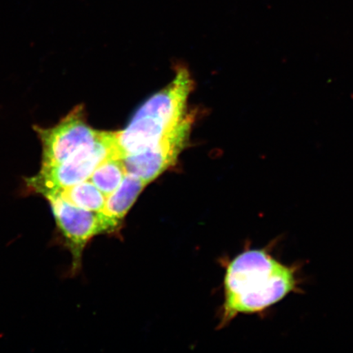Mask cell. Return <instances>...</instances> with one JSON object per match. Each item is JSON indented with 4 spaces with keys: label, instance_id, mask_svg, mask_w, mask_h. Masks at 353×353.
Listing matches in <instances>:
<instances>
[{
    "label": "cell",
    "instance_id": "7",
    "mask_svg": "<svg viewBox=\"0 0 353 353\" xmlns=\"http://www.w3.org/2000/svg\"><path fill=\"white\" fill-rule=\"evenodd\" d=\"M145 185L139 176L127 173L120 186L107 197L104 209L101 212L121 223Z\"/></svg>",
    "mask_w": 353,
    "mask_h": 353
},
{
    "label": "cell",
    "instance_id": "4",
    "mask_svg": "<svg viewBox=\"0 0 353 353\" xmlns=\"http://www.w3.org/2000/svg\"><path fill=\"white\" fill-rule=\"evenodd\" d=\"M43 145V165L61 164L95 142L101 132L85 122L81 107L74 108L63 120L50 129L37 127Z\"/></svg>",
    "mask_w": 353,
    "mask_h": 353
},
{
    "label": "cell",
    "instance_id": "1",
    "mask_svg": "<svg viewBox=\"0 0 353 353\" xmlns=\"http://www.w3.org/2000/svg\"><path fill=\"white\" fill-rule=\"evenodd\" d=\"M296 269L281 263L265 250L237 256L225 276L224 321L238 313H254L279 303L299 287Z\"/></svg>",
    "mask_w": 353,
    "mask_h": 353
},
{
    "label": "cell",
    "instance_id": "8",
    "mask_svg": "<svg viewBox=\"0 0 353 353\" xmlns=\"http://www.w3.org/2000/svg\"><path fill=\"white\" fill-rule=\"evenodd\" d=\"M56 193L79 208L94 212L103 211L107 201V196L90 180L73 185Z\"/></svg>",
    "mask_w": 353,
    "mask_h": 353
},
{
    "label": "cell",
    "instance_id": "3",
    "mask_svg": "<svg viewBox=\"0 0 353 353\" xmlns=\"http://www.w3.org/2000/svg\"><path fill=\"white\" fill-rule=\"evenodd\" d=\"M46 197L50 201L57 224L72 250L74 268L81 261L82 251L92 237L112 232L120 224L103 212L79 208L57 193Z\"/></svg>",
    "mask_w": 353,
    "mask_h": 353
},
{
    "label": "cell",
    "instance_id": "6",
    "mask_svg": "<svg viewBox=\"0 0 353 353\" xmlns=\"http://www.w3.org/2000/svg\"><path fill=\"white\" fill-rule=\"evenodd\" d=\"M193 117L186 116L174 131L154 147L122 159L127 173L152 183L174 165L189 137Z\"/></svg>",
    "mask_w": 353,
    "mask_h": 353
},
{
    "label": "cell",
    "instance_id": "2",
    "mask_svg": "<svg viewBox=\"0 0 353 353\" xmlns=\"http://www.w3.org/2000/svg\"><path fill=\"white\" fill-rule=\"evenodd\" d=\"M110 158H120L116 134L101 132L94 143L83 148L68 161L59 165L42 166L37 176L28 179V185L47 196L90 179L97 168Z\"/></svg>",
    "mask_w": 353,
    "mask_h": 353
},
{
    "label": "cell",
    "instance_id": "5",
    "mask_svg": "<svg viewBox=\"0 0 353 353\" xmlns=\"http://www.w3.org/2000/svg\"><path fill=\"white\" fill-rule=\"evenodd\" d=\"M193 86L188 70L181 68L164 90L141 107L134 118L164 134H170L185 118V108Z\"/></svg>",
    "mask_w": 353,
    "mask_h": 353
},
{
    "label": "cell",
    "instance_id": "9",
    "mask_svg": "<svg viewBox=\"0 0 353 353\" xmlns=\"http://www.w3.org/2000/svg\"><path fill=\"white\" fill-rule=\"evenodd\" d=\"M126 174L122 159L110 158L97 168L88 180L108 197L120 186Z\"/></svg>",
    "mask_w": 353,
    "mask_h": 353
}]
</instances>
